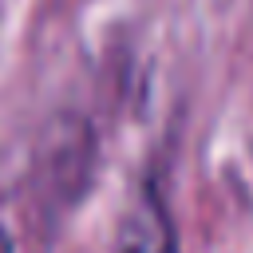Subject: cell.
Segmentation results:
<instances>
[{
    "label": "cell",
    "instance_id": "6da1fadb",
    "mask_svg": "<svg viewBox=\"0 0 253 253\" xmlns=\"http://www.w3.org/2000/svg\"><path fill=\"white\" fill-rule=\"evenodd\" d=\"M111 253H178V237H174V221L166 210V198L154 182H142L115 229Z\"/></svg>",
    "mask_w": 253,
    "mask_h": 253
},
{
    "label": "cell",
    "instance_id": "7a4b0ae2",
    "mask_svg": "<svg viewBox=\"0 0 253 253\" xmlns=\"http://www.w3.org/2000/svg\"><path fill=\"white\" fill-rule=\"evenodd\" d=\"M0 253H16V245H12V233L0 225Z\"/></svg>",
    "mask_w": 253,
    "mask_h": 253
}]
</instances>
